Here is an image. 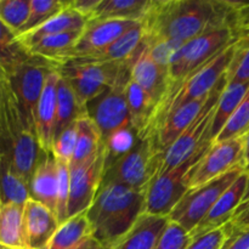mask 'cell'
I'll return each mask as SVG.
<instances>
[{
    "mask_svg": "<svg viewBox=\"0 0 249 249\" xmlns=\"http://www.w3.org/2000/svg\"><path fill=\"white\" fill-rule=\"evenodd\" d=\"M57 162V160H56ZM58 168V187H57V207H56V216L58 223H65L68 219V202H70L71 192V170L70 164L63 162H57Z\"/></svg>",
    "mask_w": 249,
    "mask_h": 249,
    "instance_id": "obj_39",
    "label": "cell"
},
{
    "mask_svg": "<svg viewBox=\"0 0 249 249\" xmlns=\"http://www.w3.org/2000/svg\"><path fill=\"white\" fill-rule=\"evenodd\" d=\"M29 56L26 49L17 40V34L0 21V67L7 74Z\"/></svg>",
    "mask_w": 249,
    "mask_h": 249,
    "instance_id": "obj_34",
    "label": "cell"
},
{
    "mask_svg": "<svg viewBox=\"0 0 249 249\" xmlns=\"http://www.w3.org/2000/svg\"><path fill=\"white\" fill-rule=\"evenodd\" d=\"M126 101H128L129 113H130L131 126L140 138L145 131L153 109L156 107V102L152 97L130 78L126 84Z\"/></svg>",
    "mask_w": 249,
    "mask_h": 249,
    "instance_id": "obj_32",
    "label": "cell"
},
{
    "mask_svg": "<svg viewBox=\"0 0 249 249\" xmlns=\"http://www.w3.org/2000/svg\"><path fill=\"white\" fill-rule=\"evenodd\" d=\"M73 249H106V248H105L104 246H102L101 243L96 240V238H94L91 236V237H89V238H87L85 241H83L79 246H77V247L73 248Z\"/></svg>",
    "mask_w": 249,
    "mask_h": 249,
    "instance_id": "obj_47",
    "label": "cell"
},
{
    "mask_svg": "<svg viewBox=\"0 0 249 249\" xmlns=\"http://www.w3.org/2000/svg\"><path fill=\"white\" fill-rule=\"evenodd\" d=\"M31 11V0H0V21L16 34L27 22Z\"/></svg>",
    "mask_w": 249,
    "mask_h": 249,
    "instance_id": "obj_36",
    "label": "cell"
},
{
    "mask_svg": "<svg viewBox=\"0 0 249 249\" xmlns=\"http://www.w3.org/2000/svg\"><path fill=\"white\" fill-rule=\"evenodd\" d=\"M0 153L12 160L17 173L28 185L40 160L48 155L41 150L36 134L27 125L9 79L0 102Z\"/></svg>",
    "mask_w": 249,
    "mask_h": 249,
    "instance_id": "obj_4",
    "label": "cell"
},
{
    "mask_svg": "<svg viewBox=\"0 0 249 249\" xmlns=\"http://www.w3.org/2000/svg\"><path fill=\"white\" fill-rule=\"evenodd\" d=\"M245 168L249 173V130L245 134Z\"/></svg>",
    "mask_w": 249,
    "mask_h": 249,
    "instance_id": "obj_48",
    "label": "cell"
},
{
    "mask_svg": "<svg viewBox=\"0 0 249 249\" xmlns=\"http://www.w3.org/2000/svg\"><path fill=\"white\" fill-rule=\"evenodd\" d=\"M55 68L57 67L50 61L31 55L7 73L10 88L14 92L19 111L34 134L39 100L49 73Z\"/></svg>",
    "mask_w": 249,
    "mask_h": 249,
    "instance_id": "obj_9",
    "label": "cell"
},
{
    "mask_svg": "<svg viewBox=\"0 0 249 249\" xmlns=\"http://www.w3.org/2000/svg\"><path fill=\"white\" fill-rule=\"evenodd\" d=\"M57 187H58V168L55 157L51 153L44 156L36 167L31 184L29 194L31 198L40 202L56 214L57 207Z\"/></svg>",
    "mask_w": 249,
    "mask_h": 249,
    "instance_id": "obj_22",
    "label": "cell"
},
{
    "mask_svg": "<svg viewBox=\"0 0 249 249\" xmlns=\"http://www.w3.org/2000/svg\"><path fill=\"white\" fill-rule=\"evenodd\" d=\"M7 82V74L1 67H0V102H1V97H2V91H4L5 84Z\"/></svg>",
    "mask_w": 249,
    "mask_h": 249,
    "instance_id": "obj_49",
    "label": "cell"
},
{
    "mask_svg": "<svg viewBox=\"0 0 249 249\" xmlns=\"http://www.w3.org/2000/svg\"><path fill=\"white\" fill-rule=\"evenodd\" d=\"M228 237L220 249H249V229L228 230Z\"/></svg>",
    "mask_w": 249,
    "mask_h": 249,
    "instance_id": "obj_45",
    "label": "cell"
},
{
    "mask_svg": "<svg viewBox=\"0 0 249 249\" xmlns=\"http://www.w3.org/2000/svg\"><path fill=\"white\" fill-rule=\"evenodd\" d=\"M245 172L243 167L235 168L202 186L190 189L169 214V220L179 224L185 230L191 232L220 198L221 195Z\"/></svg>",
    "mask_w": 249,
    "mask_h": 249,
    "instance_id": "obj_10",
    "label": "cell"
},
{
    "mask_svg": "<svg viewBox=\"0 0 249 249\" xmlns=\"http://www.w3.org/2000/svg\"><path fill=\"white\" fill-rule=\"evenodd\" d=\"M77 128V145H75L74 155L70 163V168L78 167L83 163L94 160L105 143L101 131L88 114H84L78 119Z\"/></svg>",
    "mask_w": 249,
    "mask_h": 249,
    "instance_id": "obj_26",
    "label": "cell"
},
{
    "mask_svg": "<svg viewBox=\"0 0 249 249\" xmlns=\"http://www.w3.org/2000/svg\"><path fill=\"white\" fill-rule=\"evenodd\" d=\"M106 145L94 160L85 162L71 170V192L68 202V218L84 213L94 202L100 189L106 164Z\"/></svg>",
    "mask_w": 249,
    "mask_h": 249,
    "instance_id": "obj_14",
    "label": "cell"
},
{
    "mask_svg": "<svg viewBox=\"0 0 249 249\" xmlns=\"http://www.w3.org/2000/svg\"><path fill=\"white\" fill-rule=\"evenodd\" d=\"M229 83L249 82V36L241 44L228 71Z\"/></svg>",
    "mask_w": 249,
    "mask_h": 249,
    "instance_id": "obj_41",
    "label": "cell"
},
{
    "mask_svg": "<svg viewBox=\"0 0 249 249\" xmlns=\"http://www.w3.org/2000/svg\"><path fill=\"white\" fill-rule=\"evenodd\" d=\"M209 94L202 99L194 100V101L179 107L177 111L170 114L162 128L151 139L160 151L165 153V151L172 146V143L184 133L185 129L189 128L190 124L195 121V118L198 116V113L204 107Z\"/></svg>",
    "mask_w": 249,
    "mask_h": 249,
    "instance_id": "obj_23",
    "label": "cell"
},
{
    "mask_svg": "<svg viewBox=\"0 0 249 249\" xmlns=\"http://www.w3.org/2000/svg\"><path fill=\"white\" fill-rule=\"evenodd\" d=\"M130 78V72L124 73L113 87L108 88L85 106L87 114L101 131L104 142L117 131L131 126L125 92Z\"/></svg>",
    "mask_w": 249,
    "mask_h": 249,
    "instance_id": "obj_12",
    "label": "cell"
},
{
    "mask_svg": "<svg viewBox=\"0 0 249 249\" xmlns=\"http://www.w3.org/2000/svg\"><path fill=\"white\" fill-rule=\"evenodd\" d=\"M145 197L146 190L119 184L100 185L94 202L87 211L92 237L106 249H113L143 213Z\"/></svg>",
    "mask_w": 249,
    "mask_h": 249,
    "instance_id": "obj_2",
    "label": "cell"
},
{
    "mask_svg": "<svg viewBox=\"0 0 249 249\" xmlns=\"http://www.w3.org/2000/svg\"><path fill=\"white\" fill-rule=\"evenodd\" d=\"M143 40V29L141 23L135 28L130 29L125 34L109 44L106 48L101 50L92 51V53H83L77 56L73 60L74 62H96V63H107V62H128L133 58L138 49L142 44ZM70 62V61H68Z\"/></svg>",
    "mask_w": 249,
    "mask_h": 249,
    "instance_id": "obj_20",
    "label": "cell"
},
{
    "mask_svg": "<svg viewBox=\"0 0 249 249\" xmlns=\"http://www.w3.org/2000/svg\"><path fill=\"white\" fill-rule=\"evenodd\" d=\"M82 32L73 31L45 36L34 43L33 45L28 46L26 50L29 55L45 58L57 67V63L60 62L61 58L74 48Z\"/></svg>",
    "mask_w": 249,
    "mask_h": 249,
    "instance_id": "obj_31",
    "label": "cell"
},
{
    "mask_svg": "<svg viewBox=\"0 0 249 249\" xmlns=\"http://www.w3.org/2000/svg\"><path fill=\"white\" fill-rule=\"evenodd\" d=\"M0 249H6V248H4L1 245H0Z\"/></svg>",
    "mask_w": 249,
    "mask_h": 249,
    "instance_id": "obj_50",
    "label": "cell"
},
{
    "mask_svg": "<svg viewBox=\"0 0 249 249\" xmlns=\"http://www.w3.org/2000/svg\"><path fill=\"white\" fill-rule=\"evenodd\" d=\"M168 223V216L142 213L113 249H155Z\"/></svg>",
    "mask_w": 249,
    "mask_h": 249,
    "instance_id": "obj_21",
    "label": "cell"
},
{
    "mask_svg": "<svg viewBox=\"0 0 249 249\" xmlns=\"http://www.w3.org/2000/svg\"><path fill=\"white\" fill-rule=\"evenodd\" d=\"M191 242L192 237L189 231L169 220L155 249H187Z\"/></svg>",
    "mask_w": 249,
    "mask_h": 249,
    "instance_id": "obj_40",
    "label": "cell"
},
{
    "mask_svg": "<svg viewBox=\"0 0 249 249\" xmlns=\"http://www.w3.org/2000/svg\"><path fill=\"white\" fill-rule=\"evenodd\" d=\"M242 38L232 27L225 26L187 40L170 58L168 66L169 84L182 80L195 70L209 62L230 44Z\"/></svg>",
    "mask_w": 249,
    "mask_h": 249,
    "instance_id": "obj_7",
    "label": "cell"
},
{
    "mask_svg": "<svg viewBox=\"0 0 249 249\" xmlns=\"http://www.w3.org/2000/svg\"><path fill=\"white\" fill-rule=\"evenodd\" d=\"M164 152L151 139H138L135 145L105 164L101 185L119 184L135 190H147L162 167Z\"/></svg>",
    "mask_w": 249,
    "mask_h": 249,
    "instance_id": "obj_5",
    "label": "cell"
},
{
    "mask_svg": "<svg viewBox=\"0 0 249 249\" xmlns=\"http://www.w3.org/2000/svg\"><path fill=\"white\" fill-rule=\"evenodd\" d=\"M130 77L138 83L148 95L153 99L156 105L158 104L163 95L165 94L169 85L168 71L163 70L151 58L148 46L142 40V44L130 61Z\"/></svg>",
    "mask_w": 249,
    "mask_h": 249,
    "instance_id": "obj_18",
    "label": "cell"
},
{
    "mask_svg": "<svg viewBox=\"0 0 249 249\" xmlns=\"http://www.w3.org/2000/svg\"><path fill=\"white\" fill-rule=\"evenodd\" d=\"M229 1L151 0L140 22L147 44L163 40L187 41L215 29L231 26Z\"/></svg>",
    "mask_w": 249,
    "mask_h": 249,
    "instance_id": "obj_1",
    "label": "cell"
},
{
    "mask_svg": "<svg viewBox=\"0 0 249 249\" xmlns=\"http://www.w3.org/2000/svg\"><path fill=\"white\" fill-rule=\"evenodd\" d=\"M100 2H101V0H72V1H66V5L71 10L84 17L88 22L89 19H91L92 15H94L95 10L97 9Z\"/></svg>",
    "mask_w": 249,
    "mask_h": 249,
    "instance_id": "obj_46",
    "label": "cell"
},
{
    "mask_svg": "<svg viewBox=\"0 0 249 249\" xmlns=\"http://www.w3.org/2000/svg\"><path fill=\"white\" fill-rule=\"evenodd\" d=\"M243 40L245 38L230 44L209 62L195 70L182 80L168 85L167 91L156 105L140 139H152L173 112L194 100L207 96L229 71Z\"/></svg>",
    "mask_w": 249,
    "mask_h": 249,
    "instance_id": "obj_3",
    "label": "cell"
},
{
    "mask_svg": "<svg viewBox=\"0 0 249 249\" xmlns=\"http://www.w3.org/2000/svg\"><path fill=\"white\" fill-rule=\"evenodd\" d=\"M249 130V90L214 142L245 135ZM213 142V143H214Z\"/></svg>",
    "mask_w": 249,
    "mask_h": 249,
    "instance_id": "obj_37",
    "label": "cell"
},
{
    "mask_svg": "<svg viewBox=\"0 0 249 249\" xmlns=\"http://www.w3.org/2000/svg\"><path fill=\"white\" fill-rule=\"evenodd\" d=\"M209 147L199 151L175 169L155 177L146 190L143 213L169 216L174 207L190 190V172L202 160Z\"/></svg>",
    "mask_w": 249,
    "mask_h": 249,
    "instance_id": "obj_11",
    "label": "cell"
},
{
    "mask_svg": "<svg viewBox=\"0 0 249 249\" xmlns=\"http://www.w3.org/2000/svg\"><path fill=\"white\" fill-rule=\"evenodd\" d=\"M77 122H74L70 126H67L55 139L53 146V156L57 162H63L70 164L73 158V155H74L75 145H77Z\"/></svg>",
    "mask_w": 249,
    "mask_h": 249,
    "instance_id": "obj_38",
    "label": "cell"
},
{
    "mask_svg": "<svg viewBox=\"0 0 249 249\" xmlns=\"http://www.w3.org/2000/svg\"><path fill=\"white\" fill-rule=\"evenodd\" d=\"M249 179V173L245 172L235 180L232 185L224 192L220 198L215 202L207 215L199 221L198 225L190 232L192 240L211 231L225 226L230 221L233 212L240 204Z\"/></svg>",
    "mask_w": 249,
    "mask_h": 249,
    "instance_id": "obj_17",
    "label": "cell"
},
{
    "mask_svg": "<svg viewBox=\"0 0 249 249\" xmlns=\"http://www.w3.org/2000/svg\"><path fill=\"white\" fill-rule=\"evenodd\" d=\"M58 219L53 212L33 198L23 206V226L31 249H45L57 230Z\"/></svg>",
    "mask_w": 249,
    "mask_h": 249,
    "instance_id": "obj_19",
    "label": "cell"
},
{
    "mask_svg": "<svg viewBox=\"0 0 249 249\" xmlns=\"http://www.w3.org/2000/svg\"><path fill=\"white\" fill-rule=\"evenodd\" d=\"M143 40H145V39H143ZM185 43H186V41L163 40L157 41V43L153 44H147L148 46V53H150L151 58H152L160 67L168 71V66H169V61L170 58H172V56L174 55V53H177Z\"/></svg>",
    "mask_w": 249,
    "mask_h": 249,
    "instance_id": "obj_42",
    "label": "cell"
},
{
    "mask_svg": "<svg viewBox=\"0 0 249 249\" xmlns=\"http://www.w3.org/2000/svg\"><path fill=\"white\" fill-rule=\"evenodd\" d=\"M226 228L229 231L237 230V229H249V179L245 195L236 211L233 212L230 221L226 224Z\"/></svg>",
    "mask_w": 249,
    "mask_h": 249,
    "instance_id": "obj_44",
    "label": "cell"
},
{
    "mask_svg": "<svg viewBox=\"0 0 249 249\" xmlns=\"http://www.w3.org/2000/svg\"><path fill=\"white\" fill-rule=\"evenodd\" d=\"M139 24L140 22L128 21V19H104V21L87 22V26L83 29L75 46L61 58L57 66L63 65L83 53H92L106 48Z\"/></svg>",
    "mask_w": 249,
    "mask_h": 249,
    "instance_id": "obj_15",
    "label": "cell"
},
{
    "mask_svg": "<svg viewBox=\"0 0 249 249\" xmlns=\"http://www.w3.org/2000/svg\"><path fill=\"white\" fill-rule=\"evenodd\" d=\"M226 225L192 240L187 249H220L228 237Z\"/></svg>",
    "mask_w": 249,
    "mask_h": 249,
    "instance_id": "obj_43",
    "label": "cell"
},
{
    "mask_svg": "<svg viewBox=\"0 0 249 249\" xmlns=\"http://www.w3.org/2000/svg\"><path fill=\"white\" fill-rule=\"evenodd\" d=\"M60 73L57 68L51 71L46 78L36 118V134L40 148L45 153L53 155V138H55L56 114H57V84Z\"/></svg>",
    "mask_w": 249,
    "mask_h": 249,
    "instance_id": "obj_16",
    "label": "cell"
},
{
    "mask_svg": "<svg viewBox=\"0 0 249 249\" xmlns=\"http://www.w3.org/2000/svg\"><path fill=\"white\" fill-rule=\"evenodd\" d=\"M66 7L65 1H56V0H31V11L24 26L19 31V34L27 33L36 27L45 23L51 17L60 14Z\"/></svg>",
    "mask_w": 249,
    "mask_h": 249,
    "instance_id": "obj_35",
    "label": "cell"
},
{
    "mask_svg": "<svg viewBox=\"0 0 249 249\" xmlns=\"http://www.w3.org/2000/svg\"><path fill=\"white\" fill-rule=\"evenodd\" d=\"M85 26H87V19L80 16L79 14H77L75 11L71 10L66 5L65 9L60 14L51 17L45 23L32 29V31L27 32V33L17 36V40H18V43L24 49H27L28 46L33 45L34 43H36L40 39L45 38V36H53V34L66 33V32L83 31L85 28Z\"/></svg>",
    "mask_w": 249,
    "mask_h": 249,
    "instance_id": "obj_24",
    "label": "cell"
},
{
    "mask_svg": "<svg viewBox=\"0 0 249 249\" xmlns=\"http://www.w3.org/2000/svg\"><path fill=\"white\" fill-rule=\"evenodd\" d=\"M24 204H0V245L6 249H31L23 226Z\"/></svg>",
    "mask_w": 249,
    "mask_h": 249,
    "instance_id": "obj_25",
    "label": "cell"
},
{
    "mask_svg": "<svg viewBox=\"0 0 249 249\" xmlns=\"http://www.w3.org/2000/svg\"><path fill=\"white\" fill-rule=\"evenodd\" d=\"M228 83L229 78L228 72H226L225 75L219 80L218 84L211 91L208 100L198 116L190 124L189 128L185 129L184 133L165 151L162 167H160L158 174H163V173L175 169L182 163L189 160L190 158L194 157L199 151L213 145L209 141V133H211L212 124H213L216 105H218L221 92L224 91Z\"/></svg>",
    "mask_w": 249,
    "mask_h": 249,
    "instance_id": "obj_6",
    "label": "cell"
},
{
    "mask_svg": "<svg viewBox=\"0 0 249 249\" xmlns=\"http://www.w3.org/2000/svg\"><path fill=\"white\" fill-rule=\"evenodd\" d=\"M150 5L151 0H101L89 21L128 19L141 22Z\"/></svg>",
    "mask_w": 249,
    "mask_h": 249,
    "instance_id": "obj_29",
    "label": "cell"
},
{
    "mask_svg": "<svg viewBox=\"0 0 249 249\" xmlns=\"http://www.w3.org/2000/svg\"><path fill=\"white\" fill-rule=\"evenodd\" d=\"M91 236V225L84 212L60 224L45 249H73Z\"/></svg>",
    "mask_w": 249,
    "mask_h": 249,
    "instance_id": "obj_28",
    "label": "cell"
},
{
    "mask_svg": "<svg viewBox=\"0 0 249 249\" xmlns=\"http://www.w3.org/2000/svg\"><path fill=\"white\" fill-rule=\"evenodd\" d=\"M60 74L70 83L78 101L83 107L91 100L113 87L119 78L131 68L128 62H74L70 61L57 66Z\"/></svg>",
    "mask_w": 249,
    "mask_h": 249,
    "instance_id": "obj_8",
    "label": "cell"
},
{
    "mask_svg": "<svg viewBox=\"0 0 249 249\" xmlns=\"http://www.w3.org/2000/svg\"><path fill=\"white\" fill-rule=\"evenodd\" d=\"M84 114H87L85 107L79 104L70 83L60 74L57 84V114L53 141L67 126L77 122Z\"/></svg>",
    "mask_w": 249,
    "mask_h": 249,
    "instance_id": "obj_33",
    "label": "cell"
},
{
    "mask_svg": "<svg viewBox=\"0 0 249 249\" xmlns=\"http://www.w3.org/2000/svg\"><path fill=\"white\" fill-rule=\"evenodd\" d=\"M28 198V182L17 173L12 160L0 153V204H24Z\"/></svg>",
    "mask_w": 249,
    "mask_h": 249,
    "instance_id": "obj_27",
    "label": "cell"
},
{
    "mask_svg": "<svg viewBox=\"0 0 249 249\" xmlns=\"http://www.w3.org/2000/svg\"><path fill=\"white\" fill-rule=\"evenodd\" d=\"M238 167L245 168V135L214 142L190 172V189L202 186Z\"/></svg>",
    "mask_w": 249,
    "mask_h": 249,
    "instance_id": "obj_13",
    "label": "cell"
},
{
    "mask_svg": "<svg viewBox=\"0 0 249 249\" xmlns=\"http://www.w3.org/2000/svg\"><path fill=\"white\" fill-rule=\"evenodd\" d=\"M249 90V82L247 83H228L221 96L219 99L218 105L214 114L213 124H212L211 133H209V141L212 143L216 140L220 131L226 125L229 119L236 111L238 105L246 96Z\"/></svg>",
    "mask_w": 249,
    "mask_h": 249,
    "instance_id": "obj_30",
    "label": "cell"
}]
</instances>
